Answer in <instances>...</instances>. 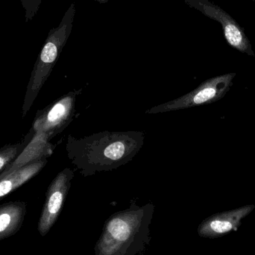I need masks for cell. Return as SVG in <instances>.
<instances>
[{
    "mask_svg": "<svg viewBox=\"0 0 255 255\" xmlns=\"http://www.w3.org/2000/svg\"><path fill=\"white\" fill-rule=\"evenodd\" d=\"M26 210V204L22 201L0 205V241L19 232L23 225Z\"/></svg>",
    "mask_w": 255,
    "mask_h": 255,
    "instance_id": "cell-10",
    "label": "cell"
},
{
    "mask_svg": "<svg viewBox=\"0 0 255 255\" xmlns=\"http://www.w3.org/2000/svg\"><path fill=\"white\" fill-rule=\"evenodd\" d=\"M82 91V88L70 91L38 111L33 123L34 133H42L50 140L67 128L74 119L76 100Z\"/></svg>",
    "mask_w": 255,
    "mask_h": 255,
    "instance_id": "cell-5",
    "label": "cell"
},
{
    "mask_svg": "<svg viewBox=\"0 0 255 255\" xmlns=\"http://www.w3.org/2000/svg\"><path fill=\"white\" fill-rule=\"evenodd\" d=\"M253 1H255V0H253Z\"/></svg>",
    "mask_w": 255,
    "mask_h": 255,
    "instance_id": "cell-15",
    "label": "cell"
},
{
    "mask_svg": "<svg viewBox=\"0 0 255 255\" xmlns=\"http://www.w3.org/2000/svg\"><path fill=\"white\" fill-rule=\"evenodd\" d=\"M28 138L16 144H7L0 148V173L13 161L27 145Z\"/></svg>",
    "mask_w": 255,
    "mask_h": 255,
    "instance_id": "cell-12",
    "label": "cell"
},
{
    "mask_svg": "<svg viewBox=\"0 0 255 255\" xmlns=\"http://www.w3.org/2000/svg\"><path fill=\"white\" fill-rule=\"evenodd\" d=\"M255 205H249L231 211L217 213L204 220L199 224L197 232L199 237L216 239L226 236L232 232H238L243 220L250 215Z\"/></svg>",
    "mask_w": 255,
    "mask_h": 255,
    "instance_id": "cell-8",
    "label": "cell"
},
{
    "mask_svg": "<svg viewBox=\"0 0 255 255\" xmlns=\"http://www.w3.org/2000/svg\"><path fill=\"white\" fill-rule=\"evenodd\" d=\"M25 11V22L31 21L38 11L42 0H21Z\"/></svg>",
    "mask_w": 255,
    "mask_h": 255,
    "instance_id": "cell-13",
    "label": "cell"
},
{
    "mask_svg": "<svg viewBox=\"0 0 255 255\" xmlns=\"http://www.w3.org/2000/svg\"><path fill=\"white\" fill-rule=\"evenodd\" d=\"M74 176V171L65 168L49 184L37 224L40 236H46L58 220Z\"/></svg>",
    "mask_w": 255,
    "mask_h": 255,
    "instance_id": "cell-7",
    "label": "cell"
},
{
    "mask_svg": "<svg viewBox=\"0 0 255 255\" xmlns=\"http://www.w3.org/2000/svg\"><path fill=\"white\" fill-rule=\"evenodd\" d=\"M154 205L130 203L129 208L112 214L105 223L96 244L94 255H137L149 244L150 226Z\"/></svg>",
    "mask_w": 255,
    "mask_h": 255,
    "instance_id": "cell-2",
    "label": "cell"
},
{
    "mask_svg": "<svg viewBox=\"0 0 255 255\" xmlns=\"http://www.w3.org/2000/svg\"><path fill=\"white\" fill-rule=\"evenodd\" d=\"M186 4L203 13L205 16L220 22L225 38L232 47L250 56H255L251 42L244 28L233 16L220 6L209 0H184Z\"/></svg>",
    "mask_w": 255,
    "mask_h": 255,
    "instance_id": "cell-6",
    "label": "cell"
},
{
    "mask_svg": "<svg viewBox=\"0 0 255 255\" xmlns=\"http://www.w3.org/2000/svg\"><path fill=\"white\" fill-rule=\"evenodd\" d=\"M97 2L100 3V4H104V3L108 2L109 0H95Z\"/></svg>",
    "mask_w": 255,
    "mask_h": 255,
    "instance_id": "cell-14",
    "label": "cell"
},
{
    "mask_svg": "<svg viewBox=\"0 0 255 255\" xmlns=\"http://www.w3.org/2000/svg\"><path fill=\"white\" fill-rule=\"evenodd\" d=\"M76 4L72 3L58 26L49 31L44 45L37 57L27 85L22 109V118L26 116L45 82L50 76L63 48L73 29L76 15Z\"/></svg>",
    "mask_w": 255,
    "mask_h": 255,
    "instance_id": "cell-3",
    "label": "cell"
},
{
    "mask_svg": "<svg viewBox=\"0 0 255 255\" xmlns=\"http://www.w3.org/2000/svg\"><path fill=\"white\" fill-rule=\"evenodd\" d=\"M236 73H227L211 78L188 94L154 106L145 112L147 115L184 110L203 105L211 104L223 98L233 85Z\"/></svg>",
    "mask_w": 255,
    "mask_h": 255,
    "instance_id": "cell-4",
    "label": "cell"
},
{
    "mask_svg": "<svg viewBox=\"0 0 255 255\" xmlns=\"http://www.w3.org/2000/svg\"><path fill=\"white\" fill-rule=\"evenodd\" d=\"M145 138V132L138 130H105L80 138L69 135L66 150L82 176H93L131 161L142 148Z\"/></svg>",
    "mask_w": 255,
    "mask_h": 255,
    "instance_id": "cell-1",
    "label": "cell"
},
{
    "mask_svg": "<svg viewBox=\"0 0 255 255\" xmlns=\"http://www.w3.org/2000/svg\"><path fill=\"white\" fill-rule=\"evenodd\" d=\"M47 163V158L34 160L10 174L0 177V201L37 175Z\"/></svg>",
    "mask_w": 255,
    "mask_h": 255,
    "instance_id": "cell-11",
    "label": "cell"
},
{
    "mask_svg": "<svg viewBox=\"0 0 255 255\" xmlns=\"http://www.w3.org/2000/svg\"><path fill=\"white\" fill-rule=\"evenodd\" d=\"M52 152L53 145L49 142V139L42 133H34L29 143L25 147L20 154L0 173V177L10 174L18 168L34 160L47 158Z\"/></svg>",
    "mask_w": 255,
    "mask_h": 255,
    "instance_id": "cell-9",
    "label": "cell"
}]
</instances>
